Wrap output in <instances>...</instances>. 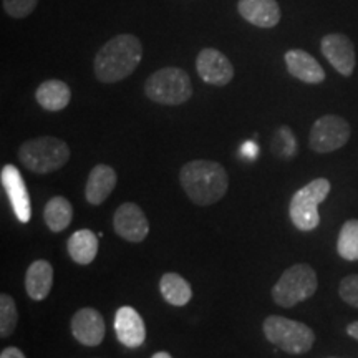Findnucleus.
<instances>
[{
	"label": "nucleus",
	"instance_id": "1",
	"mask_svg": "<svg viewBox=\"0 0 358 358\" xmlns=\"http://www.w3.org/2000/svg\"><path fill=\"white\" fill-rule=\"evenodd\" d=\"M143 45L133 34H120L98 50L93 62L95 77L101 83H118L141 64Z\"/></svg>",
	"mask_w": 358,
	"mask_h": 358
},
{
	"label": "nucleus",
	"instance_id": "2",
	"mask_svg": "<svg viewBox=\"0 0 358 358\" xmlns=\"http://www.w3.org/2000/svg\"><path fill=\"white\" fill-rule=\"evenodd\" d=\"M182 189L198 206L219 203L229 189V176L222 164L209 159H192L179 173Z\"/></svg>",
	"mask_w": 358,
	"mask_h": 358
},
{
	"label": "nucleus",
	"instance_id": "3",
	"mask_svg": "<svg viewBox=\"0 0 358 358\" xmlns=\"http://www.w3.org/2000/svg\"><path fill=\"white\" fill-rule=\"evenodd\" d=\"M19 159L35 174H48L64 168L70 159V146L55 136H40L22 143Z\"/></svg>",
	"mask_w": 358,
	"mask_h": 358
},
{
	"label": "nucleus",
	"instance_id": "4",
	"mask_svg": "<svg viewBox=\"0 0 358 358\" xmlns=\"http://www.w3.org/2000/svg\"><path fill=\"white\" fill-rule=\"evenodd\" d=\"M145 95L164 106H179L192 96V83L186 70L164 66L151 73L145 82Z\"/></svg>",
	"mask_w": 358,
	"mask_h": 358
},
{
	"label": "nucleus",
	"instance_id": "5",
	"mask_svg": "<svg viewBox=\"0 0 358 358\" xmlns=\"http://www.w3.org/2000/svg\"><path fill=\"white\" fill-rule=\"evenodd\" d=\"M262 330L268 342L292 355L307 353L315 343V334L310 327L302 322L290 320L287 317H267L262 324Z\"/></svg>",
	"mask_w": 358,
	"mask_h": 358
},
{
	"label": "nucleus",
	"instance_id": "6",
	"mask_svg": "<svg viewBox=\"0 0 358 358\" xmlns=\"http://www.w3.org/2000/svg\"><path fill=\"white\" fill-rule=\"evenodd\" d=\"M317 274L308 264H295L285 268L284 274L272 287V299L277 306L290 308L310 299L317 292Z\"/></svg>",
	"mask_w": 358,
	"mask_h": 358
},
{
	"label": "nucleus",
	"instance_id": "7",
	"mask_svg": "<svg viewBox=\"0 0 358 358\" xmlns=\"http://www.w3.org/2000/svg\"><path fill=\"white\" fill-rule=\"evenodd\" d=\"M330 192V181L317 178L301 187L290 199L289 214L292 224L299 231H313L319 227V204L324 203Z\"/></svg>",
	"mask_w": 358,
	"mask_h": 358
},
{
	"label": "nucleus",
	"instance_id": "8",
	"mask_svg": "<svg viewBox=\"0 0 358 358\" xmlns=\"http://www.w3.org/2000/svg\"><path fill=\"white\" fill-rule=\"evenodd\" d=\"M350 134L352 128L345 118L337 115H325L312 124L308 146L315 153H332L347 145Z\"/></svg>",
	"mask_w": 358,
	"mask_h": 358
},
{
	"label": "nucleus",
	"instance_id": "9",
	"mask_svg": "<svg viewBox=\"0 0 358 358\" xmlns=\"http://www.w3.org/2000/svg\"><path fill=\"white\" fill-rule=\"evenodd\" d=\"M196 71L204 83L213 87H226L234 78L231 60L216 48H203L196 58Z\"/></svg>",
	"mask_w": 358,
	"mask_h": 358
},
{
	"label": "nucleus",
	"instance_id": "10",
	"mask_svg": "<svg viewBox=\"0 0 358 358\" xmlns=\"http://www.w3.org/2000/svg\"><path fill=\"white\" fill-rule=\"evenodd\" d=\"M320 50L329 64L343 77H352L357 65L355 47L353 42L343 34H329L322 38Z\"/></svg>",
	"mask_w": 358,
	"mask_h": 358
},
{
	"label": "nucleus",
	"instance_id": "11",
	"mask_svg": "<svg viewBox=\"0 0 358 358\" xmlns=\"http://www.w3.org/2000/svg\"><path fill=\"white\" fill-rule=\"evenodd\" d=\"M115 232L128 243H141L150 232V222L143 209L134 203H124L113 216Z\"/></svg>",
	"mask_w": 358,
	"mask_h": 358
},
{
	"label": "nucleus",
	"instance_id": "12",
	"mask_svg": "<svg viewBox=\"0 0 358 358\" xmlns=\"http://www.w3.org/2000/svg\"><path fill=\"white\" fill-rule=\"evenodd\" d=\"M0 179H2V186L7 192L8 199H10L15 217L20 222L27 224L30 221V216H32V208H30V196L20 171L13 164H6L2 168V173H0Z\"/></svg>",
	"mask_w": 358,
	"mask_h": 358
},
{
	"label": "nucleus",
	"instance_id": "13",
	"mask_svg": "<svg viewBox=\"0 0 358 358\" xmlns=\"http://www.w3.org/2000/svg\"><path fill=\"white\" fill-rule=\"evenodd\" d=\"M105 320L93 307H83L71 317V334L85 347H98L105 338Z\"/></svg>",
	"mask_w": 358,
	"mask_h": 358
},
{
	"label": "nucleus",
	"instance_id": "14",
	"mask_svg": "<svg viewBox=\"0 0 358 358\" xmlns=\"http://www.w3.org/2000/svg\"><path fill=\"white\" fill-rule=\"evenodd\" d=\"M115 332L120 343L128 348H138L145 343L146 327L141 315L133 307L123 306L115 315Z\"/></svg>",
	"mask_w": 358,
	"mask_h": 358
},
{
	"label": "nucleus",
	"instance_id": "15",
	"mask_svg": "<svg viewBox=\"0 0 358 358\" xmlns=\"http://www.w3.org/2000/svg\"><path fill=\"white\" fill-rule=\"evenodd\" d=\"M237 12L245 22L259 29H274L282 19L277 0H239Z\"/></svg>",
	"mask_w": 358,
	"mask_h": 358
},
{
	"label": "nucleus",
	"instance_id": "16",
	"mask_svg": "<svg viewBox=\"0 0 358 358\" xmlns=\"http://www.w3.org/2000/svg\"><path fill=\"white\" fill-rule=\"evenodd\" d=\"M284 60L289 73L303 83L319 85L325 80V71L322 65L306 50L292 48V50L285 52Z\"/></svg>",
	"mask_w": 358,
	"mask_h": 358
},
{
	"label": "nucleus",
	"instance_id": "17",
	"mask_svg": "<svg viewBox=\"0 0 358 358\" xmlns=\"http://www.w3.org/2000/svg\"><path fill=\"white\" fill-rule=\"evenodd\" d=\"M116 186V171L108 164H96L88 174L85 186V198L90 204L98 206L105 203Z\"/></svg>",
	"mask_w": 358,
	"mask_h": 358
},
{
	"label": "nucleus",
	"instance_id": "18",
	"mask_svg": "<svg viewBox=\"0 0 358 358\" xmlns=\"http://www.w3.org/2000/svg\"><path fill=\"white\" fill-rule=\"evenodd\" d=\"M53 284V267L48 261L38 259L27 268L25 290L32 301H43L50 294Z\"/></svg>",
	"mask_w": 358,
	"mask_h": 358
},
{
	"label": "nucleus",
	"instance_id": "19",
	"mask_svg": "<svg viewBox=\"0 0 358 358\" xmlns=\"http://www.w3.org/2000/svg\"><path fill=\"white\" fill-rule=\"evenodd\" d=\"M35 100L43 110L62 111L69 106L71 100V90L62 80H45L35 92Z\"/></svg>",
	"mask_w": 358,
	"mask_h": 358
},
{
	"label": "nucleus",
	"instance_id": "20",
	"mask_svg": "<svg viewBox=\"0 0 358 358\" xmlns=\"http://www.w3.org/2000/svg\"><path fill=\"white\" fill-rule=\"evenodd\" d=\"M69 254L80 266H88L98 254V236L90 229L73 232L69 239Z\"/></svg>",
	"mask_w": 358,
	"mask_h": 358
},
{
	"label": "nucleus",
	"instance_id": "21",
	"mask_svg": "<svg viewBox=\"0 0 358 358\" xmlns=\"http://www.w3.org/2000/svg\"><path fill=\"white\" fill-rule=\"evenodd\" d=\"M159 290L164 301L174 307L186 306L192 297V289L189 282L179 274H174V272H168V274L161 277Z\"/></svg>",
	"mask_w": 358,
	"mask_h": 358
},
{
	"label": "nucleus",
	"instance_id": "22",
	"mask_svg": "<svg viewBox=\"0 0 358 358\" xmlns=\"http://www.w3.org/2000/svg\"><path fill=\"white\" fill-rule=\"evenodd\" d=\"M43 219L52 232H62L70 226L73 219V208L64 196H55L48 201L43 209Z\"/></svg>",
	"mask_w": 358,
	"mask_h": 358
},
{
	"label": "nucleus",
	"instance_id": "23",
	"mask_svg": "<svg viewBox=\"0 0 358 358\" xmlns=\"http://www.w3.org/2000/svg\"><path fill=\"white\" fill-rule=\"evenodd\" d=\"M337 252L345 261H358V219H350L342 226L337 241Z\"/></svg>",
	"mask_w": 358,
	"mask_h": 358
},
{
	"label": "nucleus",
	"instance_id": "24",
	"mask_svg": "<svg viewBox=\"0 0 358 358\" xmlns=\"http://www.w3.org/2000/svg\"><path fill=\"white\" fill-rule=\"evenodd\" d=\"M271 150L277 158L280 159H292L295 155H297L299 145H297V138L292 129L289 127H279L275 129L274 136H272L271 141Z\"/></svg>",
	"mask_w": 358,
	"mask_h": 358
},
{
	"label": "nucleus",
	"instance_id": "25",
	"mask_svg": "<svg viewBox=\"0 0 358 358\" xmlns=\"http://www.w3.org/2000/svg\"><path fill=\"white\" fill-rule=\"evenodd\" d=\"M17 322H19V312L15 301L10 295L2 294L0 295V337H10L17 329Z\"/></svg>",
	"mask_w": 358,
	"mask_h": 358
},
{
	"label": "nucleus",
	"instance_id": "26",
	"mask_svg": "<svg viewBox=\"0 0 358 358\" xmlns=\"http://www.w3.org/2000/svg\"><path fill=\"white\" fill-rule=\"evenodd\" d=\"M38 6V0H2V8L12 19H25L34 13Z\"/></svg>",
	"mask_w": 358,
	"mask_h": 358
},
{
	"label": "nucleus",
	"instance_id": "27",
	"mask_svg": "<svg viewBox=\"0 0 358 358\" xmlns=\"http://www.w3.org/2000/svg\"><path fill=\"white\" fill-rule=\"evenodd\" d=\"M338 294L343 302L358 308V274L347 275L345 279L340 282Z\"/></svg>",
	"mask_w": 358,
	"mask_h": 358
},
{
	"label": "nucleus",
	"instance_id": "28",
	"mask_svg": "<svg viewBox=\"0 0 358 358\" xmlns=\"http://www.w3.org/2000/svg\"><path fill=\"white\" fill-rule=\"evenodd\" d=\"M0 358H25V355L20 352V348L7 347L0 353Z\"/></svg>",
	"mask_w": 358,
	"mask_h": 358
},
{
	"label": "nucleus",
	"instance_id": "29",
	"mask_svg": "<svg viewBox=\"0 0 358 358\" xmlns=\"http://www.w3.org/2000/svg\"><path fill=\"white\" fill-rule=\"evenodd\" d=\"M243 150H244V153H245V155H249V158H250V159H254V158H256V156L259 155L257 146L254 145V143H245Z\"/></svg>",
	"mask_w": 358,
	"mask_h": 358
},
{
	"label": "nucleus",
	"instance_id": "30",
	"mask_svg": "<svg viewBox=\"0 0 358 358\" xmlns=\"http://www.w3.org/2000/svg\"><path fill=\"white\" fill-rule=\"evenodd\" d=\"M347 334L350 335L352 338L358 340V322H352V324L347 327Z\"/></svg>",
	"mask_w": 358,
	"mask_h": 358
},
{
	"label": "nucleus",
	"instance_id": "31",
	"mask_svg": "<svg viewBox=\"0 0 358 358\" xmlns=\"http://www.w3.org/2000/svg\"><path fill=\"white\" fill-rule=\"evenodd\" d=\"M151 358H173V357L169 355L168 352H158V353H155V355Z\"/></svg>",
	"mask_w": 358,
	"mask_h": 358
}]
</instances>
